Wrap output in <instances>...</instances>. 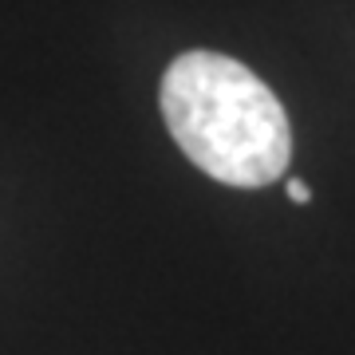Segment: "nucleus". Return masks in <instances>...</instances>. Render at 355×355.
<instances>
[{"label":"nucleus","mask_w":355,"mask_h":355,"mask_svg":"<svg viewBox=\"0 0 355 355\" xmlns=\"http://www.w3.org/2000/svg\"><path fill=\"white\" fill-rule=\"evenodd\" d=\"M162 119L182 154L225 186L253 190L288 170V114L233 55L205 48L178 55L162 79Z\"/></svg>","instance_id":"obj_1"},{"label":"nucleus","mask_w":355,"mask_h":355,"mask_svg":"<svg viewBox=\"0 0 355 355\" xmlns=\"http://www.w3.org/2000/svg\"><path fill=\"white\" fill-rule=\"evenodd\" d=\"M284 190H288V198L292 202H312V190H308V182H300V178H288V182H284Z\"/></svg>","instance_id":"obj_2"}]
</instances>
